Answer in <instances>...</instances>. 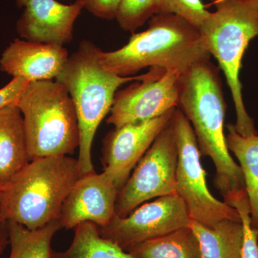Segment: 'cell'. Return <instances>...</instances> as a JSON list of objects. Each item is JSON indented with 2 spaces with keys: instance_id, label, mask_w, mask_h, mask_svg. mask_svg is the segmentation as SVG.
Instances as JSON below:
<instances>
[{
  "instance_id": "13",
  "label": "cell",
  "mask_w": 258,
  "mask_h": 258,
  "mask_svg": "<svg viewBox=\"0 0 258 258\" xmlns=\"http://www.w3.org/2000/svg\"><path fill=\"white\" fill-rule=\"evenodd\" d=\"M16 23L24 40L63 46L74 39V24L83 9L81 0L64 5L56 0H29Z\"/></svg>"
},
{
  "instance_id": "29",
  "label": "cell",
  "mask_w": 258,
  "mask_h": 258,
  "mask_svg": "<svg viewBox=\"0 0 258 258\" xmlns=\"http://www.w3.org/2000/svg\"><path fill=\"white\" fill-rule=\"evenodd\" d=\"M222 1V0H212L211 5L215 4V3H218V2Z\"/></svg>"
},
{
  "instance_id": "18",
  "label": "cell",
  "mask_w": 258,
  "mask_h": 258,
  "mask_svg": "<svg viewBox=\"0 0 258 258\" xmlns=\"http://www.w3.org/2000/svg\"><path fill=\"white\" fill-rule=\"evenodd\" d=\"M133 258H203L196 235L189 227L136 246Z\"/></svg>"
},
{
  "instance_id": "2",
  "label": "cell",
  "mask_w": 258,
  "mask_h": 258,
  "mask_svg": "<svg viewBox=\"0 0 258 258\" xmlns=\"http://www.w3.org/2000/svg\"><path fill=\"white\" fill-rule=\"evenodd\" d=\"M98 56L107 70L123 77L137 76L147 68L174 70L182 75L211 57L200 30L169 13L154 15L147 30L134 33L118 50L105 52L99 48Z\"/></svg>"
},
{
  "instance_id": "16",
  "label": "cell",
  "mask_w": 258,
  "mask_h": 258,
  "mask_svg": "<svg viewBox=\"0 0 258 258\" xmlns=\"http://www.w3.org/2000/svg\"><path fill=\"white\" fill-rule=\"evenodd\" d=\"M227 147L239 161L248 199L251 224L254 229H257L258 134L244 137L236 132L232 123L227 124Z\"/></svg>"
},
{
  "instance_id": "20",
  "label": "cell",
  "mask_w": 258,
  "mask_h": 258,
  "mask_svg": "<svg viewBox=\"0 0 258 258\" xmlns=\"http://www.w3.org/2000/svg\"><path fill=\"white\" fill-rule=\"evenodd\" d=\"M9 258H51L52 238L62 229L60 220L37 229L29 230L17 222L9 221Z\"/></svg>"
},
{
  "instance_id": "15",
  "label": "cell",
  "mask_w": 258,
  "mask_h": 258,
  "mask_svg": "<svg viewBox=\"0 0 258 258\" xmlns=\"http://www.w3.org/2000/svg\"><path fill=\"white\" fill-rule=\"evenodd\" d=\"M30 161L20 108H0V187L4 189Z\"/></svg>"
},
{
  "instance_id": "23",
  "label": "cell",
  "mask_w": 258,
  "mask_h": 258,
  "mask_svg": "<svg viewBox=\"0 0 258 258\" xmlns=\"http://www.w3.org/2000/svg\"><path fill=\"white\" fill-rule=\"evenodd\" d=\"M160 4L161 13L179 15L199 30L210 14L202 0H160Z\"/></svg>"
},
{
  "instance_id": "4",
  "label": "cell",
  "mask_w": 258,
  "mask_h": 258,
  "mask_svg": "<svg viewBox=\"0 0 258 258\" xmlns=\"http://www.w3.org/2000/svg\"><path fill=\"white\" fill-rule=\"evenodd\" d=\"M81 176L78 159L69 156L30 161L3 189L0 216L31 230L60 220L64 201Z\"/></svg>"
},
{
  "instance_id": "25",
  "label": "cell",
  "mask_w": 258,
  "mask_h": 258,
  "mask_svg": "<svg viewBox=\"0 0 258 258\" xmlns=\"http://www.w3.org/2000/svg\"><path fill=\"white\" fill-rule=\"evenodd\" d=\"M29 81L22 78H13V80L0 89V108L7 106H17L24 90Z\"/></svg>"
},
{
  "instance_id": "26",
  "label": "cell",
  "mask_w": 258,
  "mask_h": 258,
  "mask_svg": "<svg viewBox=\"0 0 258 258\" xmlns=\"http://www.w3.org/2000/svg\"><path fill=\"white\" fill-rule=\"evenodd\" d=\"M9 243V221L0 216V257Z\"/></svg>"
},
{
  "instance_id": "24",
  "label": "cell",
  "mask_w": 258,
  "mask_h": 258,
  "mask_svg": "<svg viewBox=\"0 0 258 258\" xmlns=\"http://www.w3.org/2000/svg\"><path fill=\"white\" fill-rule=\"evenodd\" d=\"M83 8L97 17L104 20L115 19L121 0H81Z\"/></svg>"
},
{
  "instance_id": "11",
  "label": "cell",
  "mask_w": 258,
  "mask_h": 258,
  "mask_svg": "<svg viewBox=\"0 0 258 258\" xmlns=\"http://www.w3.org/2000/svg\"><path fill=\"white\" fill-rule=\"evenodd\" d=\"M176 108L153 119L128 123L107 134L102 148L103 172L121 189L135 166L170 123Z\"/></svg>"
},
{
  "instance_id": "28",
  "label": "cell",
  "mask_w": 258,
  "mask_h": 258,
  "mask_svg": "<svg viewBox=\"0 0 258 258\" xmlns=\"http://www.w3.org/2000/svg\"><path fill=\"white\" fill-rule=\"evenodd\" d=\"M3 189L0 187V205H1L2 198H3Z\"/></svg>"
},
{
  "instance_id": "1",
  "label": "cell",
  "mask_w": 258,
  "mask_h": 258,
  "mask_svg": "<svg viewBox=\"0 0 258 258\" xmlns=\"http://www.w3.org/2000/svg\"><path fill=\"white\" fill-rule=\"evenodd\" d=\"M178 107L191 123L203 156L216 169L214 184L225 198L244 188L239 164L230 155L224 125L227 104L219 69L211 61L194 64L180 76Z\"/></svg>"
},
{
  "instance_id": "14",
  "label": "cell",
  "mask_w": 258,
  "mask_h": 258,
  "mask_svg": "<svg viewBox=\"0 0 258 258\" xmlns=\"http://www.w3.org/2000/svg\"><path fill=\"white\" fill-rule=\"evenodd\" d=\"M64 46L15 39L0 57V71L28 81L57 79L69 60Z\"/></svg>"
},
{
  "instance_id": "27",
  "label": "cell",
  "mask_w": 258,
  "mask_h": 258,
  "mask_svg": "<svg viewBox=\"0 0 258 258\" xmlns=\"http://www.w3.org/2000/svg\"><path fill=\"white\" fill-rule=\"evenodd\" d=\"M28 1L29 0H16L17 6L20 8H25Z\"/></svg>"
},
{
  "instance_id": "8",
  "label": "cell",
  "mask_w": 258,
  "mask_h": 258,
  "mask_svg": "<svg viewBox=\"0 0 258 258\" xmlns=\"http://www.w3.org/2000/svg\"><path fill=\"white\" fill-rule=\"evenodd\" d=\"M177 161V146L171 120L120 190L115 204V216L124 217L153 199L176 194Z\"/></svg>"
},
{
  "instance_id": "10",
  "label": "cell",
  "mask_w": 258,
  "mask_h": 258,
  "mask_svg": "<svg viewBox=\"0 0 258 258\" xmlns=\"http://www.w3.org/2000/svg\"><path fill=\"white\" fill-rule=\"evenodd\" d=\"M181 76L174 70L151 68L146 79L117 91L107 123L118 128L157 118L177 108Z\"/></svg>"
},
{
  "instance_id": "5",
  "label": "cell",
  "mask_w": 258,
  "mask_h": 258,
  "mask_svg": "<svg viewBox=\"0 0 258 258\" xmlns=\"http://www.w3.org/2000/svg\"><path fill=\"white\" fill-rule=\"evenodd\" d=\"M205 20L200 31L211 56L225 74L235 105L236 132L258 134L242 96L240 79L242 59L249 42L258 36V0H222Z\"/></svg>"
},
{
  "instance_id": "17",
  "label": "cell",
  "mask_w": 258,
  "mask_h": 258,
  "mask_svg": "<svg viewBox=\"0 0 258 258\" xmlns=\"http://www.w3.org/2000/svg\"><path fill=\"white\" fill-rule=\"evenodd\" d=\"M189 227L198 237L203 258H241L242 222L223 220L210 229L191 220Z\"/></svg>"
},
{
  "instance_id": "19",
  "label": "cell",
  "mask_w": 258,
  "mask_h": 258,
  "mask_svg": "<svg viewBox=\"0 0 258 258\" xmlns=\"http://www.w3.org/2000/svg\"><path fill=\"white\" fill-rule=\"evenodd\" d=\"M72 242L62 252L52 251L51 258H133L114 242L100 235L98 226L86 222L76 227Z\"/></svg>"
},
{
  "instance_id": "30",
  "label": "cell",
  "mask_w": 258,
  "mask_h": 258,
  "mask_svg": "<svg viewBox=\"0 0 258 258\" xmlns=\"http://www.w3.org/2000/svg\"><path fill=\"white\" fill-rule=\"evenodd\" d=\"M256 230H257V242H258V228L256 229Z\"/></svg>"
},
{
  "instance_id": "3",
  "label": "cell",
  "mask_w": 258,
  "mask_h": 258,
  "mask_svg": "<svg viewBox=\"0 0 258 258\" xmlns=\"http://www.w3.org/2000/svg\"><path fill=\"white\" fill-rule=\"evenodd\" d=\"M98 50L92 42L83 40L56 79L67 88L76 108L80 132L77 159L82 176L95 172L93 139L102 120L111 112L115 93L123 85L148 76L147 73L123 77L111 72L101 63Z\"/></svg>"
},
{
  "instance_id": "12",
  "label": "cell",
  "mask_w": 258,
  "mask_h": 258,
  "mask_svg": "<svg viewBox=\"0 0 258 258\" xmlns=\"http://www.w3.org/2000/svg\"><path fill=\"white\" fill-rule=\"evenodd\" d=\"M119 191L104 172L81 176L64 201L60 217L61 227L71 230L86 222L98 227L108 225L115 216Z\"/></svg>"
},
{
  "instance_id": "21",
  "label": "cell",
  "mask_w": 258,
  "mask_h": 258,
  "mask_svg": "<svg viewBox=\"0 0 258 258\" xmlns=\"http://www.w3.org/2000/svg\"><path fill=\"white\" fill-rule=\"evenodd\" d=\"M159 13L160 0H121L115 20L122 30L134 34Z\"/></svg>"
},
{
  "instance_id": "6",
  "label": "cell",
  "mask_w": 258,
  "mask_h": 258,
  "mask_svg": "<svg viewBox=\"0 0 258 258\" xmlns=\"http://www.w3.org/2000/svg\"><path fill=\"white\" fill-rule=\"evenodd\" d=\"M17 106L23 117L30 161L70 155L79 148L76 108L63 84L56 80L30 82Z\"/></svg>"
},
{
  "instance_id": "9",
  "label": "cell",
  "mask_w": 258,
  "mask_h": 258,
  "mask_svg": "<svg viewBox=\"0 0 258 258\" xmlns=\"http://www.w3.org/2000/svg\"><path fill=\"white\" fill-rule=\"evenodd\" d=\"M187 208L177 194L142 204L127 216H115L108 225L98 227L100 235L125 252L136 246L189 227Z\"/></svg>"
},
{
  "instance_id": "7",
  "label": "cell",
  "mask_w": 258,
  "mask_h": 258,
  "mask_svg": "<svg viewBox=\"0 0 258 258\" xmlns=\"http://www.w3.org/2000/svg\"><path fill=\"white\" fill-rule=\"evenodd\" d=\"M171 123L178 150L176 191L184 202L190 219L210 229L223 220L241 222L235 208L210 193L192 126L179 107L174 112Z\"/></svg>"
},
{
  "instance_id": "22",
  "label": "cell",
  "mask_w": 258,
  "mask_h": 258,
  "mask_svg": "<svg viewBox=\"0 0 258 258\" xmlns=\"http://www.w3.org/2000/svg\"><path fill=\"white\" fill-rule=\"evenodd\" d=\"M225 203L235 208L243 225V244L241 258H258L257 230L251 224L250 210L245 189L242 188L224 198Z\"/></svg>"
}]
</instances>
